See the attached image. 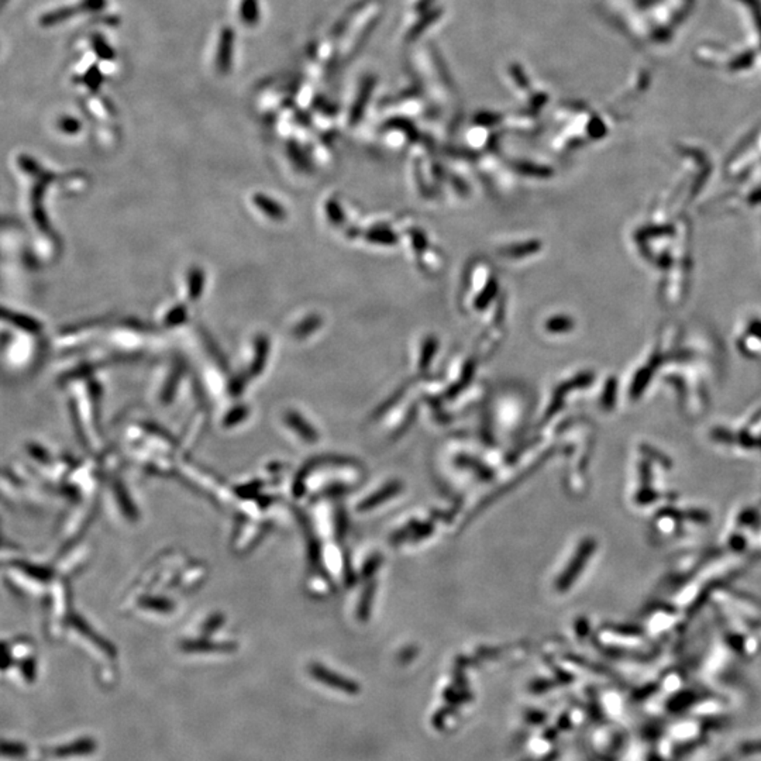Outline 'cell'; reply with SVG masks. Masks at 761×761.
I'll use <instances>...</instances> for the list:
<instances>
[{"label": "cell", "mask_w": 761, "mask_h": 761, "mask_svg": "<svg viewBox=\"0 0 761 761\" xmlns=\"http://www.w3.org/2000/svg\"><path fill=\"white\" fill-rule=\"evenodd\" d=\"M379 565V557H374L371 561H368V564L366 565L364 571H363V575L364 576H370L374 574V571L378 568Z\"/></svg>", "instance_id": "obj_6"}, {"label": "cell", "mask_w": 761, "mask_h": 761, "mask_svg": "<svg viewBox=\"0 0 761 761\" xmlns=\"http://www.w3.org/2000/svg\"><path fill=\"white\" fill-rule=\"evenodd\" d=\"M400 489H402L400 483H391L389 485H386L385 488L379 489L377 494L371 495V496L367 498L364 502H361L360 506H359V510H363V512H364V510H370V509L378 506L379 503L388 501L389 498H392V496L396 495L398 492H400Z\"/></svg>", "instance_id": "obj_2"}, {"label": "cell", "mask_w": 761, "mask_h": 761, "mask_svg": "<svg viewBox=\"0 0 761 761\" xmlns=\"http://www.w3.org/2000/svg\"><path fill=\"white\" fill-rule=\"evenodd\" d=\"M374 591H375V583L370 585V587L366 590L363 598H361V604H360V609H359V613H360L361 619H367V616H368L370 606H371L372 597H374Z\"/></svg>", "instance_id": "obj_4"}, {"label": "cell", "mask_w": 761, "mask_h": 761, "mask_svg": "<svg viewBox=\"0 0 761 761\" xmlns=\"http://www.w3.org/2000/svg\"><path fill=\"white\" fill-rule=\"evenodd\" d=\"M231 51H233V33L227 29L221 33L219 52H217V70L220 72H227L231 64Z\"/></svg>", "instance_id": "obj_1"}, {"label": "cell", "mask_w": 761, "mask_h": 761, "mask_svg": "<svg viewBox=\"0 0 761 761\" xmlns=\"http://www.w3.org/2000/svg\"><path fill=\"white\" fill-rule=\"evenodd\" d=\"M242 19L244 24H256L258 20V5L257 0H243L242 3Z\"/></svg>", "instance_id": "obj_3"}, {"label": "cell", "mask_w": 761, "mask_h": 761, "mask_svg": "<svg viewBox=\"0 0 761 761\" xmlns=\"http://www.w3.org/2000/svg\"><path fill=\"white\" fill-rule=\"evenodd\" d=\"M746 753H761V742H754V743H748L744 748H743Z\"/></svg>", "instance_id": "obj_7"}, {"label": "cell", "mask_w": 761, "mask_h": 761, "mask_svg": "<svg viewBox=\"0 0 761 761\" xmlns=\"http://www.w3.org/2000/svg\"><path fill=\"white\" fill-rule=\"evenodd\" d=\"M434 350H436V340L433 337H430L426 344H425V348H423V356H422V367L425 368L427 364H430V360H432V356L434 354Z\"/></svg>", "instance_id": "obj_5"}]
</instances>
